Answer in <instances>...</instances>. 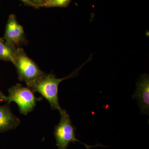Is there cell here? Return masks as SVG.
Segmentation results:
<instances>
[{
  "mask_svg": "<svg viewBox=\"0 0 149 149\" xmlns=\"http://www.w3.org/2000/svg\"><path fill=\"white\" fill-rule=\"evenodd\" d=\"M3 40V38H1V37H0V41H1V40Z\"/></svg>",
  "mask_w": 149,
  "mask_h": 149,
  "instance_id": "13",
  "label": "cell"
},
{
  "mask_svg": "<svg viewBox=\"0 0 149 149\" xmlns=\"http://www.w3.org/2000/svg\"><path fill=\"white\" fill-rule=\"evenodd\" d=\"M3 39L12 43L17 47H20L27 43L23 27L18 23L14 14L9 17Z\"/></svg>",
  "mask_w": 149,
  "mask_h": 149,
  "instance_id": "5",
  "label": "cell"
},
{
  "mask_svg": "<svg viewBox=\"0 0 149 149\" xmlns=\"http://www.w3.org/2000/svg\"><path fill=\"white\" fill-rule=\"evenodd\" d=\"M60 112L61 119L60 122L55 127L54 136L55 138L57 146L58 149H67L70 143L78 142L83 144L87 149L97 146H104L98 143L95 146H89L77 140L75 136L76 128L72 124L70 116L66 110L62 109Z\"/></svg>",
  "mask_w": 149,
  "mask_h": 149,
  "instance_id": "2",
  "label": "cell"
},
{
  "mask_svg": "<svg viewBox=\"0 0 149 149\" xmlns=\"http://www.w3.org/2000/svg\"><path fill=\"white\" fill-rule=\"evenodd\" d=\"M13 64L17 70L19 80L24 81L27 87L46 74L21 47L17 48Z\"/></svg>",
  "mask_w": 149,
  "mask_h": 149,
  "instance_id": "3",
  "label": "cell"
},
{
  "mask_svg": "<svg viewBox=\"0 0 149 149\" xmlns=\"http://www.w3.org/2000/svg\"><path fill=\"white\" fill-rule=\"evenodd\" d=\"M20 1H22L24 3V4L26 5L32 7L34 8H37V7H36L35 5L32 3L29 0H20Z\"/></svg>",
  "mask_w": 149,
  "mask_h": 149,
  "instance_id": "11",
  "label": "cell"
},
{
  "mask_svg": "<svg viewBox=\"0 0 149 149\" xmlns=\"http://www.w3.org/2000/svg\"><path fill=\"white\" fill-rule=\"evenodd\" d=\"M29 1L33 4L35 5L37 8H39L42 5L47 1V0H29Z\"/></svg>",
  "mask_w": 149,
  "mask_h": 149,
  "instance_id": "10",
  "label": "cell"
},
{
  "mask_svg": "<svg viewBox=\"0 0 149 149\" xmlns=\"http://www.w3.org/2000/svg\"><path fill=\"white\" fill-rule=\"evenodd\" d=\"M133 98L138 101L141 113L148 115L149 113V76L146 73L142 74L136 83V89Z\"/></svg>",
  "mask_w": 149,
  "mask_h": 149,
  "instance_id": "6",
  "label": "cell"
},
{
  "mask_svg": "<svg viewBox=\"0 0 149 149\" xmlns=\"http://www.w3.org/2000/svg\"><path fill=\"white\" fill-rule=\"evenodd\" d=\"M17 48L10 42L4 40L0 41V60L11 62L13 64Z\"/></svg>",
  "mask_w": 149,
  "mask_h": 149,
  "instance_id": "8",
  "label": "cell"
},
{
  "mask_svg": "<svg viewBox=\"0 0 149 149\" xmlns=\"http://www.w3.org/2000/svg\"><path fill=\"white\" fill-rule=\"evenodd\" d=\"M20 120L13 114L8 104L0 106V133L15 129Z\"/></svg>",
  "mask_w": 149,
  "mask_h": 149,
  "instance_id": "7",
  "label": "cell"
},
{
  "mask_svg": "<svg viewBox=\"0 0 149 149\" xmlns=\"http://www.w3.org/2000/svg\"><path fill=\"white\" fill-rule=\"evenodd\" d=\"M8 95L6 96V102L9 104L14 102L18 105L21 114L27 115L32 111L38 102L42 98L35 97L33 92L28 87H24L19 84L13 85L8 90Z\"/></svg>",
  "mask_w": 149,
  "mask_h": 149,
  "instance_id": "4",
  "label": "cell"
},
{
  "mask_svg": "<svg viewBox=\"0 0 149 149\" xmlns=\"http://www.w3.org/2000/svg\"><path fill=\"white\" fill-rule=\"evenodd\" d=\"M6 97V96L0 90V103L1 102H5Z\"/></svg>",
  "mask_w": 149,
  "mask_h": 149,
  "instance_id": "12",
  "label": "cell"
},
{
  "mask_svg": "<svg viewBox=\"0 0 149 149\" xmlns=\"http://www.w3.org/2000/svg\"><path fill=\"white\" fill-rule=\"evenodd\" d=\"M71 1V0H47L40 7H67L69 6Z\"/></svg>",
  "mask_w": 149,
  "mask_h": 149,
  "instance_id": "9",
  "label": "cell"
},
{
  "mask_svg": "<svg viewBox=\"0 0 149 149\" xmlns=\"http://www.w3.org/2000/svg\"><path fill=\"white\" fill-rule=\"evenodd\" d=\"M92 59L91 56L88 61L77 69H75L70 75L62 78H57L54 74L51 73L47 74L40 77L34 83L28 86L34 93H40L49 103L51 109L58 110L59 111L62 109L59 103L58 86L60 83L66 80L77 76L79 70L87 62Z\"/></svg>",
  "mask_w": 149,
  "mask_h": 149,
  "instance_id": "1",
  "label": "cell"
}]
</instances>
